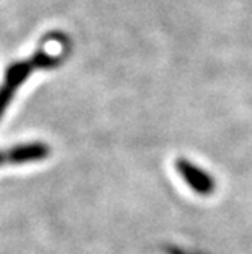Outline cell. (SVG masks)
<instances>
[{
	"label": "cell",
	"instance_id": "obj_1",
	"mask_svg": "<svg viewBox=\"0 0 252 254\" xmlns=\"http://www.w3.org/2000/svg\"><path fill=\"white\" fill-rule=\"evenodd\" d=\"M51 153L50 144L43 141H30L15 144L5 151V163L7 164H26L46 159Z\"/></svg>",
	"mask_w": 252,
	"mask_h": 254
},
{
	"label": "cell",
	"instance_id": "obj_2",
	"mask_svg": "<svg viewBox=\"0 0 252 254\" xmlns=\"http://www.w3.org/2000/svg\"><path fill=\"white\" fill-rule=\"evenodd\" d=\"M175 167L179 171V174L182 176V179L189 184L197 193H200V195H210L213 192L214 189L213 179L203 169L197 167L194 163H190L187 159H179L175 163Z\"/></svg>",
	"mask_w": 252,
	"mask_h": 254
},
{
	"label": "cell",
	"instance_id": "obj_3",
	"mask_svg": "<svg viewBox=\"0 0 252 254\" xmlns=\"http://www.w3.org/2000/svg\"><path fill=\"white\" fill-rule=\"evenodd\" d=\"M33 71H35V66H33V63H31V59L10 64V66L7 67V71H5L3 84H7L8 87L17 90V89H20V85L30 77Z\"/></svg>",
	"mask_w": 252,
	"mask_h": 254
},
{
	"label": "cell",
	"instance_id": "obj_4",
	"mask_svg": "<svg viewBox=\"0 0 252 254\" xmlns=\"http://www.w3.org/2000/svg\"><path fill=\"white\" fill-rule=\"evenodd\" d=\"M31 63H33L35 69H52L61 64V58L59 56H50L45 51H36L33 56L30 58Z\"/></svg>",
	"mask_w": 252,
	"mask_h": 254
},
{
	"label": "cell",
	"instance_id": "obj_5",
	"mask_svg": "<svg viewBox=\"0 0 252 254\" xmlns=\"http://www.w3.org/2000/svg\"><path fill=\"white\" fill-rule=\"evenodd\" d=\"M13 95H15V90L12 87H8L7 84L0 85V118L3 117V113L8 109V105L12 104Z\"/></svg>",
	"mask_w": 252,
	"mask_h": 254
},
{
	"label": "cell",
	"instance_id": "obj_6",
	"mask_svg": "<svg viewBox=\"0 0 252 254\" xmlns=\"http://www.w3.org/2000/svg\"><path fill=\"white\" fill-rule=\"evenodd\" d=\"M3 164H7L5 163V151H0V166H3Z\"/></svg>",
	"mask_w": 252,
	"mask_h": 254
}]
</instances>
